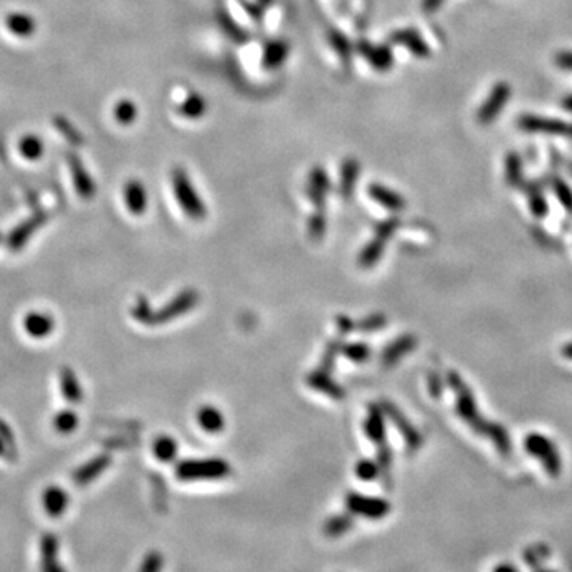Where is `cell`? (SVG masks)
Masks as SVG:
<instances>
[{"instance_id": "29", "label": "cell", "mask_w": 572, "mask_h": 572, "mask_svg": "<svg viewBox=\"0 0 572 572\" xmlns=\"http://www.w3.org/2000/svg\"><path fill=\"white\" fill-rule=\"evenodd\" d=\"M5 25L10 32L17 35V37H30L37 29V24H35V19L28 13L14 12L10 13L7 18H5Z\"/></svg>"}, {"instance_id": "53", "label": "cell", "mask_w": 572, "mask_h": 572, "mask_svg": "<svg viewBox=\"0 0 572 572\" xmlns=\"http://www.w3.org/2000/svg\"><path fill=\"white\" fill-rule=\"evenodd\" d=\"M556 64H558L561 69L572 70V53H561L558 58H556Z\"/></svg>"}, {"instance_id": "19", "label": "cell", "mask_w": 572, "mask_h": 572, "mask_svg": "<svg viewBox=\"0 0 572 572\" xmlns=\"http://www.w3.org/2000/svg\"><path fill=\"white\" fill-rule=\"evenodd\" d=\"M391 42L405 46L412 54L416 58H427L431 54L430 46L423 40V37L414 29H401L391 35Z\"/></svg>"}, {"instance_id": "42", "label": "cell", "mask_w": 572, "mask_h": 572, "mask_svg": "<svg viewBox=\"0 0 572 572\" xmlns=\"http://www.w3.org/2000/svg\"><path fill=\"white\" fill-rule=\"evenodd\" d=\"M386 323H388V319H386L383 313H372V315L359 319V321L357 323V329L363 334H369V332H375V331H379V329L385 328Z\"/></svg>"}, {"instance_id": "47", "label": "cell", "mask_w": 572, "mask_h": 572, "mask_svg": "<svg viewBox=\"0 0 572 572\" xmlns=\"http://www.w3.org/2000/svg\"><path fill=\"white\" fill-rule=\"evenodd\" d=\"M151 307H149V302L145 296H138L137 301H136V306L132 308V315L134 318L137 319V321H140L143 324H147L148 326V321H149V317H151Z\"/></svg>"}, {"instance_id": "30", "label": "cell", "mask_w": 572, "mask_h": 572, "mask_svg": "<svg viewBox=\"0 0 572 572\" xmlns=\"http://www.w3.org/2000/svg\"><path fill=\"white\" fill-rule=\"evenodd\" d=\"M19 154L28 161H39L42 159L45 147L42 138L39 136H34V134H28V136L21 137V140L18 143Z\"/></svg>"}, {"instance_id": "32", "label": "cell", "mask_w": 572, "mask_h": 572, "mask_svg": "<svg viewBox=\"0 0 572 572\" xmlns=\"http://www.w3.org/2000/svg\"><path fill=\"white\" fill-rule=\"evenodd\" d=\"M153 453L156 456L158 461L161 463H170L175 460L178 453V444L173 437L170 436H161L154 441L153 444Z\"/></svg>"}, {"instance_id": "39", "label": "cell", "mask_w": 572, "mask_h": 572, "mask_svg": "<svg viewBox=\"0 0 572 572\" xmlns=\"http://www.w3.org/2000/svg\"><path fill=\"white\" fill-rule=\"evenodd\" d=\"M113 116L115 120L123 126L132 125L137 118V107L132 100L129 99H121L113 108Z\"/></svg>"}, {"instance_id": "9", "label": "cell", "mask_w": 572, "mask_h": 572, "mask_svg": "<svg viewBox=\"0 0 572 572\" xmlns=\"http://www.w3.org/2000/svg\"><path fill=\"white\" fill-rule=\"evenodd\" d=\"M67 164H69V170L72 175V182L78 193L80 198L92 199L96 195V183L91 178L89 172H87L83 161L80 156L74 151L67 153Z\"/></svg>"}, {"instance_id": "3", "label": "cell", "mask_w": 572, "mask_h": 572, "mask_svg": "<svg viewBox=\"0 0 572 572\" xmlns=\"http://www.w3.org/2000/svg\"><path fill=\"white\" fill-rule=\"evenodd\" d=\"M525 450L528 455L536 458L542 467L545 469V474L551 478H558L563 472V458L561 453L556 448L555 442L550 437L540 434V432H529L525 437Z\"/></svg>"}, {"instance_id": "17", "label": "cell", "mask_w": 572, "mask_h": 572, "mask_svg": "<svg viewBox=\"0 0 572 572\" xmlns=\"http://www.w3.org/2000/svg\"><path fill=\"white\" fill-rule=\"evenodd\" d=\"M329 188H331V183H329L326 170L321 167L313 169L310 175H308L307 195L313 202V205H315L317 210H324Z\"/></svg>"}, {"instance_id": "43", "label": "cell", "mask_w": 572, "mask_h": 572, "mask_svg": "<svg viewBox=\"0 0 572 572\" xmlns=\"http://www.w3.org/2000/svg\"><path fill=\"white\" fill-rule=\"evenodd\" d=\"M380 472L381 471L379 463L372 460H359L357 466H354V474H357L359 480L364 482H370L374 478H377Z\"/></svg>"}, {"instance_id": "40", "label": "cell", "mask_w": 572, "mask_h": 572, "mask_svg": "<svg viewBox=\"0 0 572 572\" xmlns=\"http://www.w3.org/2000/svg\"><path fill=\"white\" fill-rule=\"evenodd\" d=\"M329 42H331L332 48L336 50V53L340 56V59L343 61L345 65H350V63H352V45H350L348 39L342 32H339V30H331L329 32Z\"/></svg>"}, {"instance_id": "10", "label": "cell", "mask_w": 572, "mask_h": 572, "mask_svg": "<svg viewBox=\"0 0 572 572\" xmlns=\"http://www.w3.org/2000/svg\"><path fill=\"white\" fill-rule=\"evenodd\" d=\"M46 221H48V215H46L45 212H37L30 216V218L24 220L23 223H19L8 235V239H7L8 250H12V251L21 250L23 246L28 244L30 237L37 233Z\"/></svg>"}, {"instance_id": "18", "label": "cell", "mask_w": 572, "mask_h": 572, "mask_svg": "<svg viewBox=\"0 0 572 572\" xmlns=\"http://www.w3.org/2000/svg\"><path fill=\"white\" fill-rule=\"evenodd\" d=\"M364 432L368 439L375 445L386 444V426H385V412L379 405H369L368 416L364 421Z\"/></svg>"}, {"instance_id": "48", "label": "cell", "mask_w": 572, "mask_h": 572, "mask_svg": "<svg viewBox=\"0 0 572 572\" xmlns=\"http://www.w3.org/2000/svg\"><path fill=\"white\" fill-rule=\"evenodd\" d=\"M529 209L533 215L538 216V218H544V216L547 215L549 205L539 191H531L529 193Z\"/></svg>"}, {"instance_id": "31", "label": "cell", "mask_w": 572, "mask_h": 572, "mask_svg": "<svg viewBox=\"0 0 572 572\" xmlns=\"http://www.w3.org/2000/svg\"><path fill=\"white\" fill-rule=\"evenodd\" d=\"M352 528H353V518L347 513H340V515H334V517L326 520V523H324V527H323V533L326 538L336 539V538H340V536H343L345 533H348Z\"/></svg>"}, {"instance_id": "50", "label": "cell", "mask_w": 572, "mask_h": 572, "mask_svg": "<svg viewBox=\"0 0 572 572\" xmlns=\"http://www.w3.org/2000/svg\"><path fill=\"white\" fill-rule=\"evenodd\" d=\"M427 391H430L431 398L434 399H441L442 393H444V381L437 372L427 374Z\"/></svg>"}, {"instance_id": "61", "label": "cell", "mask_w": 572, "mask_h": 572, "mask_svg": "<svg viewBox=\"0 0 572 572\" xmlns=\"http://www.w3.org/2000/svg\"><path fill=\"white\" fill-rule=\"evenodd\" d=\"M0 239H2V235H0Z\"/></svg>"}, {"instance_id": "34", "label": "cell", "mask_w": 572, "mask_h": 572, "mask_svg": "<svg viewBox=\"0 0 572 572\" xmlns=\"http://www.w3.org/2000/svg\"><path fill=\"white\" fill-rule=\"evenodd\" d=\"M343 337L342 334H339V337L332 339L331 342L326 345V350H324L321 363H319V369L326 370V372H332L334 366H336V361L339 354H342V347H343Z\"/></svg>"}, {"instance_id": "11", "label": "cell", "mask_w": 572, "mask_h": 572, "mask_svg": "<svg viewBox=\"0 0 572 572\" xmlns=\"http://www.w3.org/2000/svg\"><path fill=\"white\" fill-rule=\"evenodd\" d=\"M509 97H510V86L506 83H498L493 87L491 92H489L485 104L478 108V113H477L478 121L483 123V125L491 123L494 118L499 115V112L502 110L504 105H506Z\"/></svg>"}, {"instance_id": "57", "label": "cell", "mask_w": 572, "mask_h": 572, "mask_svg": "<svg viewBox=\"0 0 572 572\" xmlns=\"http://www.w3.org/2000/svg\"><path fill=\"white\" fill-rule=\"evenodd\" d=\"M494 571H496V572H499V571H517V568H515V566H512V564H501V566H496Z\"/></svg>"}, {"instance_id": "44", "label": "cell", "mask_w": 572, "mask_h": 572, "mask_svg": "<svg viewBox=\"0 0 572 572\" xmlns=\"http://www.w3.org/2000/svg\"><path fill=\"white\" fill-rule=\"evenodd\" d=\"M326 233V218H324V210H315V213L308 220V234L315 242L323 239Z\"/></svg>"}, {"instance_id": "4", "label": "cell", "mask_w": 572, "mask_h": 572, "mask_svg": "<svg viewBox=\"0 0 572 572\" xmlns=\"http://www.w3.org/2000/svg\"><path fill=\"white\" fill-rule=\"evenodd\" d=\"M172 188L173 194L178 200V205L187 213L188 218L194 221H202L207 216L205 204L200 200L199 194L191 183L188 173L183 169H173L172 172Z\"/></svg>"}, {"instance_id": "56", "label": "cell", "mask_w": 572, "mask_h": 572, "mask_svg": "<svg viewBox=\"0 0 572 572\" xmlns=\"http://www.w3.org/2000/svg\"><path fill=\"white\" fill-rule=\"evenodd\" d=\"M5 455L12 456V453L8 452V447H7V444H5L2 437H0V456H5Z\"/></svg>"}, {"instance_id": "41", "label": "cell", "mask_w": 572, "mask_h": 572, "mask_svg": "<svg viewBox=\"0 0 572 572\" xmlns=\"http://www.w3.org/2000/svg\"><path fill=\"white\" fill-rule=\"evenodd\" d=\"M53 123H54L56 129H58V131L63 134V136L72 143V145H76V147L83 145V136H81V134L70 125L69 120H65L64 116H54Z\"/></svg>"}, {"instance_id": "25", "label": "cell", "mask_w": 572, "mask_h": 572, "mask_svg": "<svg viewBox=\"0 0 572 572\" xmlns=\"http://www.w3.org/2000/svg\"><path fill=\"white\" fill-rule=\"evenodd\" d=\"M359 170L361 167L357 159L348 158L342 162V167H340V194H342V198H352L359 178Z\"/></svg>"}, {"instance_id": "35", "label": "cell", "mask_w": 572, "mask_h": 572, "mask_svg": "<svg viewBox=\"0 0 572 572\" xmlns=\"http://www.w3.org/2000/svg\"><path fill=\"white\" fill-rule=\"evenodd\" d=\"M549 556H550V549H549V545H545V544L531 545V547H528L523 551L525 563L533 569L542 568V564L549 560Z\"/></svg>"}, {"instance_id": "12", "label": "cell", "mask_w": 572, "mask_h": 572, "mask_svg": "<svg viewBox=\"0 0 572 572\" xmlns=\"http://www.w3.org/2000/svg\"><path fill=\"white\" fill-rule=\"evenodd\" d=\"M416 345H419V339H416L414 334H404V336H399L398 339L391 340L383 348V352H381V364H383L385 368H391V366L398 364L405 354L414 352Z\"/></svg>"}, {"instance_id": "37", "label": "cell", "mask_w": 572, "mask_h": 572, "mask_svg": "<svg viewBox=\"0 0 572 572\" xmlns=\"http://www.w3.org/2000/svg\"><path fill=\"white\" fill-rule=\"evenodd\" d=\"M370 353H372V350H370L369 345L364 342H350V343H343V347H342L343 357L357 364L366 363V361L370 358Z\"/></svg>"}, {"instance_id": "55", "label": "cell", "mask_w": 572, "mask_h": 572, "mask_svg": "<svg viewBox=\"0 0 572 572\" xmlns=\"http://www.w3.org/2000/svg\"><path fill=\"white\" fill-rule=\"evenodd\" d=\"M560 352H561V357H563L564 359L572 361V342L564 343L563 347H561Z\"/></svg>"}, {"instance_id": "33", "label": "cell", "mask_w": 572, "mask_h": 572, "mask_svg": "<svg viewBox=\"0 0 572 572\" xmlns=\"http://www.w3.org/2000/svg\"><path fill=\"white\" fill-rule=\"evenodd\" d=\"M178 110L184 118L199 120V118H202L205 115V112H207V102L199 94H195V92H191L187 99L183 100V104L180 105Z\"/></svg>"}, {"instance_id": "38", "label": "cell", "mask_w": 572, "mask_h": 572, "mask_svg": "<svg viewBox=\"0 0 572 572\" xmlns=\"http://www.w3.org/2000/svg\"><path fill=\"white\" fill-rule=\"evenodd\" d=\"M78 415L74 410H61L59 414H56L53 420L54 430L61 432V434H72L78 427Z\"/></svg>"}, {"instance_id": "24", "label": "cell", "mask_w": 572, "mask_h": 572, "mask_svg": "<svg viewBox=\"0 0 572 572\" xmlns=\"http://www.w3.org/2000/svg\"><path fill=\"white\" fill-rule=\"evenodd\" d=\"M110 463L112 458L110 455H107V453L92 458L91 461L85 463L80 469H76V472L74 474L75 483H78V485H87V483L99 477L100 474H104L105 469L110 466Z\"/></svg>"}, {"instance_id": "15", "label": "cell", "mask_w": 572, "mask_h": 572, "mask_svg": "<svg viewBox=\"0 0 572 572\" xmlns=\"http://www.w3.org/2000/svg\"><path fill=\"white\" fill-rule=\"evenodd\" d=\"M520 127L528 132H544L555 134V136H569L571 125L563 121L551 120V118H540L534 115H527L520 120Z\"/></svg>"}, {"instance_id": "20", "label": "cell", "mask_w": 572, "mask_h": 572, "mask_svg": "<svg viewBox=\"0 0 572 572\" xmlns=\"http://www.w3.org/2000/svg\"><path fill=\"white\" fill-rule=\"evenodd\" d=\"M125 204L132 215H143L148 207L147 189L138 180H129L125 184Z\"/></svg>"}, {"instance_id": "45", "label": "cell", "mask_w": 572, "mask_h": 572, "mask_svg": "<svg viewBox=\"0 0 572 572\" xmlns=\"http://www.w3.org/2000/svg\"><path fill=\"white\" fill-rule=\"evenodd\" d=\"M506 175L507 182L517 184L522 180V161L515 153H510L506 159Z\"/></svg>"}, {"instance_id": "51", "label": "cell", "mask_w": 572, "mask_h": 572, "mask_svg": "<svg viewBox=\"0 0 572 572\" xmlns=\"http://www.w3.org/2000/svg\"><path fill=\"white\" fill-rule=\"evenodd\" d=\"M0 437H2L5 444L12 450L13 456L17 455V439H14V434L12 432V427H10L5 421L0 419Z\"/></svg>"}, {"instance_id": "28", "label": "cell", "mask_w": 572, "mask_h": 572, "mask_svg": "<svg viewBox=\"0 0 572 572\" xmlns=\"http://www.w3.org/2000/svg\"><path fill=\"white\" fill-rule=\"evenodd\" d=\"M198 423L209 434H220L224 430V416L213 405H202L198 412Z\"/></svg>"}, {"instance_id": "2", "label": "cell", "mask_w": 572, "mask_h": 572, "mask_svg": "<svg viewBox=\"0 0 572 572\" xmlns=\"http://www.w3.org/2000/svg\"><path fill=\"white\" fill-rule=\"evenodd\" d=\"M231 474V465L221 458L207 460H184L175 467V477L183 482L220 480Z\"/></svg>"}, {"instance_id": "1", "label": "cell", "mask_w": 572, "mask_h": 572, "mask_svg": "<svg viewBox=\"0 0 572 572\" xmlns=\"http://www.w3.org/2000/svg\"><path fill=\"white\" fill-rule=\"evenodd\" d=\"M447 383L455 394V412L465 423L478 436H485L493 442L496 450L502 456L510 455L512 452V441H510L509 432L501 423H493L487 420L478 410V404L471 386L466 383V380L458 374L456 370H448Z\"/></svg>"}, {"instance_id": "22", "label": "cell", "mask_w": 572, "mask_h": 572, "mask_svg": "<svg viewBox=\"0 0 572 572\" xmlns=\"http://www.w3.org/2000/svg\"><path fill=\"white\" fill-rule=\"evenodd\" d=\"M368 194L372 198L375 202L386 210H391V212H401V210L405 209V200L401 194L396 193V191L383 187V184L372 183L368 188Z\"/></svg>"}, {"instance_id": "16", "label": "cell", "mask_w": 572, "mask_h": 572, "mask_svg": "<svg viewBox=\"0 0 572 572\" xmlns=\"http://www.w3.org/2000/svg\"><path fill=\"white\" fill-rule=\"evenodd\" d=\"M23 328L24 332L32 339H45L53 334L56 323L50 313L34 310L23 318Z\"/></svg>"}, {"instance_id": "6", "label": "cell", "mask_w": 572, "mask_h": 572, "mask_svg": "<svg viewBox=\"0 0 572 572\" xmlns=\"http://www.w3.org/2000/svg\"><path fill=\"white\" fill-rule=\"evenodd\" d=\"M199 302V293L193 290V288H188V290H183L180 295L175 296L172 301L167 302L166 306L159 310L153 312L151 317H149L148 326H156V324H164L173 321L175 318L184 315L189 310H193L195 304Z\"/></svg>"}, {"instance_id": "60", "label": "cell", "mask_w": 572, "mask_h": 572, "mask_svg": "<svg viewBox=\"0 0 572 572\" xmlns=\"http://www.w3.org/2000/svg\"><path fill=\"white\" fill-rule=\"evenodd\" d=\"M569 137H572V125H571V134H569Z\"/></svg>"}, {"instance_id": "26", "label": "cell", "mask_w": 572, "mask_h": 572, "mask_svg": "<svg viewBox=\"0 0 572 572\" xmlns=\"http://www.w3.org/2000/svg\"><path fill=\"white\" fill-rule=\"evenodd\" d=\"M290 54V45L285 40H272V42L264 46V53H262V65L266 69L274 70L278 69L285 59Z\"/></svg>"}, {"instance_id": "49", "label": "cell", "mask_w": 572, "mask_h": 572, "mask_svg": "<svg viewBox=\"0 0 572 572\" xmlns=\"http://www.w3.org/2000/svg\"><path fill=\"white\" fill-rule=\"evenodd\" d=\"M162 564H164L162 555L158 553V551H149V553L145 556V560H143V563L140 564V571L156 572L162 568Z\"/></svg>"}, {"instance_id": "23", "label": "cell", "mask_w": 572, "mask_h": 572, "mask_svg": "<svg viewBox=\"0 0 572 572\" xmlns=\"http://www.w3.org/2000/svg\"><path fill=\"white\" fill-rule=\"evenodd\" d=\"M59 388L67 403L80 404L83 401V388L76 374L69 366H64L59 370Z\"/></svg>"}, {"instance_id": "46", "label": "cell", "mask_w": 572, "mask_h": 572, "mask_svg": "<svg viewBox=\"0 0 572 572\" xmlns=\"http://www.w3.org/2000/svg\"><path fill=\"white\" fill-rule=\"evenodd\" d=\"M553 193L556 195V199L560 200V204L563 205L569 213H572V191L568 184H566L563 180H555Z\"/></svg>"}, {"instance_id": "36", "label": "cell", "mask_w": 572, "mask_h": 572, "mask_svg": "<svg viewBox=\"0 0 572 572\" xmlns=\"http://www.w3.org/2000/svg\"><path fill=\"white\" fill-rule=\"evenodd\" d=\"M218 21H220L221 29H223L224 32L229 35L231 40H234V42H237V43L248 42V34H246L244 29H240L234 19L231 18L228 13L223 12V10L218 12Z\"/></svg>"}, {"instance_id": "14", "label": "cell", "mask_w": 572, "mask_h": 572, "mask_svg": "<svg viewBox=\"0 0 572 572\" xmlns=\"http://www.w3.org/2000/svg\"><path fill=\"white\" fill-rule=\"evenodd\" d=\"M306 383L310 386L312 390L323 393L328 398L334 401L345 399V390L340 386L336 380L331 377V372H326L323 369H317L307 375Z\"/></svg>"}, {"instance_id": "27", "label": "cell", "mask_w": 572, "mask_h": 572, "mask_svg": "<svg viewBox=\"0 0 572 572\" xmlns=\"http://www.w3.org/2000/svg\"><path fill=\"white\" fill-rule=\"evenodd\" d=\"M59 542L53 533H45L40 539V551H42V569L43 571H61L58 564Z\"/></svg>"}, {"instance_id": "21", "label": "cell", "mask_w": 572, "mask_h": 572, "mask_svg": "<svg viewBox=\"0 0 572 572\" xmlns=\"http://www.w3.org/2000/svg\"><path fill=\"white\" fill-rule=\"evenodd\" d=\"M69 493L61 487H48L42 494V504L45 512L53 518H58L61 515H64L67 507H69Z\"/></svg>"}, {"instance_id": "13", "label": "cell", "mask_w": 572, "mask_h": 572, "mask_svg": "<svg viewBox=\"0 0 572 572\" xmlns=\"http://www.w3.org/2000/svg\"><path fill=\"white\" fill-rule=\"evenodd\" d=\"M357 48H358V53L363 56V58L370 64V67H374L375 70L386 72L393 67L394 58L388 46H385V45L375 46V45H370L369 42H366V40H359Z\"/></svg>"}, {"instance_id": "58", "label": "cell", "mask_w": 572, "mask_h": 572, "mask_svg": "<svg viewBox=\"0 0 572 572\" xmlns=\"http://www.w3.org/2000/svg\"><path fill=\"white\" fill-rule=\"evenodd\" d=\"M563 107H564V110H568L569 113H572V96L566 97V99L563 100Z\"/></svg>"}, {"instance_id": "8", "label": "cell", "mask_w": 572, "mask_h": 572, "mask_svg": "<svg viewBox=\"0 0 572 572\" xmlns=\"http://www.w3.org/2000/svg\"><path fill=\"white\" fill-rule=\"evenodd\" d=\"M347 507L352 513L361 515V517L369 520H380L385 518L386 515L391 512V504L383 498H372L366 496L357 491H352L347 494Z\"/></svg>"}, {"instance_id": "52", "label": "cell", "mask_w": 572, "mask_h": 572, "mask_svg": "<svg viewBox=\"0 0 572 572\" xmlns=\"http://www.w3.org/2000/svg\"><path fill=\"white\" fill-rule=\"evenodd\" d=\"M336 324L339 334H342V336H348L350 332L357 331V323L347 315H339L336 319Z\"/></svg>"}, {"instance_id": "5", "label": "cell", "mask_w": 572, "mask_h": 572, "mask_svg": "<svg viewBox=\"0 0 572 572\" xmlns=\"http://www.w3.org/2000/svg\"><path fill=\"white\" fill-rule=\"evenodd\" d=\"M398 228H399L398 218H390L377 226L374 239L370 240L359 253L358 264L363 267V269H370L374 264H377V262L380 261V257L383 256L386 244H388V240L393 237V234L396 233V229Z\"/></svg>"}, {"instance_id": "59", "label": "cell", "mask_w": 572, "mask_h": 572, "mask_svg": "<svg viewBox=\"0 0 572 572\" xmlns=\"http://www.w3.org/2000/svg\"><path fill=\"white\" fill-rule=\"evenodd\" d=\"M259 3H262V5H271L272 0H259Z\"/></svg>"}, {"instance_id": "7", "label": "cell", "mask_w": 572, "mask_h": 572, "mask_svg": "<svg viewBox=\"0 0 572 572\" xmlns=\"http://www.w3.org/2000/svg\"><path fill=\"white\" fill-rule=\"evenodd\" d=\"M380 407L383 409L385 415L388 416L391 423L398 427L399 434L403 436V439L405 442V447L409 448L410 452L420 450L421 445H423V436H421V432L416 430V427L412 425V421L403 414V410L396 404L390 403V401H381Z\"/></svg>"}, {"instance_id": "54", "label": "cell", "mask_w": 572, "mask_h": 572, "mask_svg": "<svg viewBox=\"0 0 572 572\" xmlns=\"http://www.w3.org/2000/svg\"><path fill=\"white\" fill-rule=\"evenodd\" d=\"M442 2H444V0H423V3H421V8H423L425 13L431 14L441 7Z\"/></svg>"}]
</instances>
